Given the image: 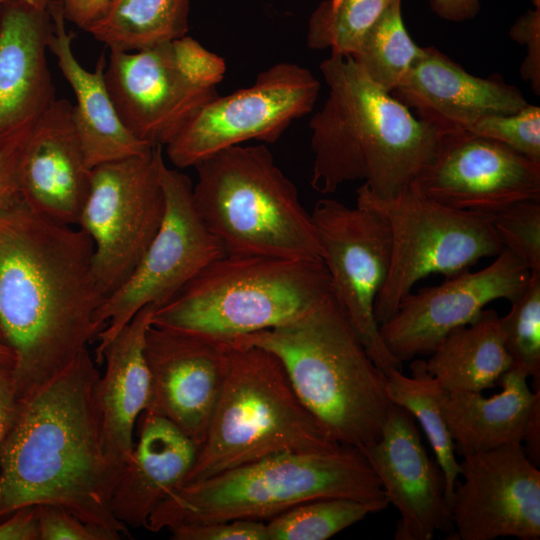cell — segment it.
<instances>
[{"mask_svg": "<svg viewBox=\"0 0 540 540\" xmlns=\"http://www.w3.org/2000/svg\"><path fill=\"white\" fill-rule=\"evenodd\" d=\"M93 255L87 233L35 211L19 194L0 206V338L14 357L19 400L102 331L94 316L106 296Z\"/></svg>", "mask_w": 540, "mask_h": 540, "instance_id": "6da1fadb", "label": "cell"}, {"mask_svg": "<svg viewBox=\"0 0 540 540\" xmlns=\"http://www.w3.org/2000/svg\"><path fill=\"white\" fill-rule=\"evenodd\" d=\"M88 349L58 376L19 400L0 455V519L28 505L74 513L117 540L129 534L111 497L122 469L106 455L95 387L100 372Z\"/></svg>", "mask_w": 540, "mask_h": 540, "instance_id": "7a4b0ae2", "label": "cell"}, {"mask_svg": "<svg viewBox=\"0 0 540 540\" xmlns=\"http://www.w3.org/2000/svg\"><path fill=\"white\" fill-rule=\"evenodd\" d=\"M320 71L328 87L309 122L311 186L321 194L364 180L378 198L395 196L432 161L438 132L374 83L349 55L331 54Z\"/></svg>", "mask_w": 540, "mask_h": 540, "instance_id": "3957f363", "label": "cell"}, {"mask_svg": "<svg viewBox=\"0 0 540 540\" xmlns=\"http://www.w3.org/2000/svg\"><path fill=\"white\" fill-rule=\"evenodd\" d=\"M229 343L275 355L300 401L338 444L361 449L380 437L393 405L387 378L333 295L292 322Z\"/></svg>", "mask_w": 540, "mask_h": 540, "instance_id": "277c9868", "label": "cell"}, {"mask_svg": "<svg viewBox=\"0 0 540 540\" xmlns=\"http://www.w3.org/2000/svg\"><path fill=\"white\" fill-rule=\"evenodd\" d=\"M388 501L363 453L281 452L176 488L150 516L151 532L233 519L269 520L306 501Z\"/></svg>", "mask_w": 540, "mask_h": 540, "instance_id": "5b68a950", "label": "cell"}, {"mask_svg": "<svg viewBox=\"0 0 540 540\" xmlns=\"http://www.w3.org/2000/svg\"><path fill=\"white\" fill-rule=\"evenodd\" d=\"M331 295L322 260L225 254L155 307L151 325L229 343L292 322Z\"/></svg>", "mask_w": 540, "mask_h": 540, "instance_id": "8992f818", "label": "cell"}, {"mask_svg": "<svg viewBox=\"0 0 540 540\" xmlns=\"http://www.w3.org/2000/svg\"><path fill=\"white\" fill-rule=\"evenodd\" d=\"M194 168L196 209L226 254L321 260L311 214L265 144L223 149Z\"/></svg>", "mask_w": 540, "mask_h": 540, "instance_id": "52a82bcc", "label": "cell"}, {"mask_svg": "<svg viewBox=\"0 0 540 540\" xmlns=\"http://www.w3.org/2000/svg\"><path fill=\"white\" fill-rule=\"evenodd\" d=\"M340 446L300 401L275 355L229 343L224 385L183 484L281 452H326Z\"/></svg>", "mask_w": 540, "mask_h": 540, "instance_id": "ba28073f", "label": "cell"}, {"mask_svg": "<svg viewBox=\"0 0 540 540\" xmlns=\"http://www.w3.org/2000/svg\"><path fill=\"white\" fill-rule=\"evenodd\" d=\"M356 195L386 219L390 230L388 275L374 308L379 326L421 279L430 274L451 277L503 250L492 216L444 206L411 185L382 199L362 184Z\"/></svg>", "mask_w": 540, "mask_h": 540, "instance_id": "9c48e42d", "label": "cell"}, {"mask_svg": "<svg viewBox=\"0 0 540 540\" xmlns=\"http://www.w3.org/2000/svg\"><path fill=\"white\" fill-rule=\"evenodd\" d=\"M225 71L222 57L186 35L138 51H110L104 79L125 128L163 147L219 96Z\"/></svg>", "mask_w": 540, "mask_h": 540, "instance_id": "30bf717a", "label": "cell"}, {"mask_svg": "<svg viewBox=\"0 0 540 540\" xmlns=\"http://www.w3.org/2000/svg\"><path fill=\"white\" fill-rule=\"evenodd\" d=\"M159 180L165 199L160 227L129 278L95 312V322L102 329L96 338L98 364L103 349L143 307L166 304L226 254L196 209L190 179L167 167L163 159Z\"/></svg>", "mask_w": 540, "mask_h": 540, "instance_id": "8fae6325", "label": "cell"}, {"mask_svg": "<svg viewBox=\"0 0 540 540\" xmlns=\"http://www.w3.org/2000/svg\"><path fill=\"white\" fill-rule=\"evenodd\" d=\"M162 148L91 169L77 226L93 242L94 273L106 297L129 278L160 227Z\"/></svg>", "mask_w": 540, "mask_h": 540, "instance_id": "7c38bea8", "label": "cell"}, {"mask_svg": "<svg viewBox=\"0 0 540 540\" xmlns=\"http://www.w3.org/2000/svg\"><path fill=\"white\" fill-rule=\"evenodd\" d=\"M310 214L333 297L377 367L385 375L402 370V362L383 342L374 314L390 265L391 237L386 219L357 199L351 207L323 198Z\"/></svg>", "mask_w": 540, "mask_h": 540, "instance_id": "4fadbf2b", "label": "cell"}, {"mask_svg": "<svg viewBox=\"0 0 540 540\" xmlns=\"http://www.w3.org/2000/svg\"><path fill=\"white\" fill-rule=\"evenodd\" d=\"M321 85L298 64L280 62L259 73L253 84L205 104L166 145L180 169L248 141L276 142L295 120L309 114Z\"/></svg>", "mask_w": 540, "mask_h": 540, "instance_id": "5bb4252c", "label": "cell"}, {"mask_svg": "<svg viewBox=\"0 0 540 540\" xmlns=\"http://www.w3.org/2000/svg\"><path fill=\"white\" fill-rule=\"evenodd\" d=\"M530 277L526 265L503 248L479 271L465 270L407 294L396 313L379 326L380 336L400 362L429 355L449 332L475 321L490 302L517 300Z\"/></svg>", "mask_w": 540, "mask_h": 540, "instance_id": "9a60e30c", "label": "cell"}, {"mask_svg": "<svg viewBox=\"0 0 540 540\" xmlns=\"http://www.w3.org/2000/svg\"><path fill=\"white\" fill-rule=\"evenodd\" d=\"M451 502L454 539L540 538V470L521 443L470 453Z\"/></svg>", "mask_w": 540, "mask_h": 540, "instance_id": "2e32d148", "label": "cell"}, {"mask_svg": "<svg viewBox=\"0 0 540 540\" xmlns=\"http://www.w3.org/2000/svg\"><path fill=\"white\" fill-rule=\"evenodd\" d=\"M411 186L444 206L493 216L518 202L540 201V163L471 132L444 134Z\"/></svg>", "mask_w": 540, "mask_h": 540, "instance_id": "e0dca14e", "label": "cell"}, {"mask_svg": "<svg viewBox=\"0 0 540 540\" xmlns=\"http://www.w3.org/2000/svg\"><path fill=\"white\" fill-rule=\"evenodd\" d=\"M229 343L150 325L144 356L149 369V409L162 415L198 448L224 385Z\"/></svg>", "mask_w": 540, "mask_h": 540, "instance_id": "ac0fdd59", "label": "cell"}, {"mask_svg": "<svg viewBox=\"0 0 540 540\" xmlns=\"http://www.w3.org/2000/svg\"><path fill=\"white\" fill-rule=\"evenodd\" d=\"M359 450L388 503L398 510L395 540H431L439 531L454 539L443 473L428 455L408 411L393 404L380 437Z\"/></svg>", "mask_w": 540, "mask_h": 540, "instance_id": "d6986e66", "label": "cell"}, {"mask_svg": "<svg viewBox=\"0 0 540 540\" xmlns=\"http://www.w3.org/2000/svg\"><path fill=\"white\" fill-rule=\"evenodd\" d=\"M390 94L440 136L468 132L483 117L515 113L528 104L500 75L474 76L434 47L423 48Z\"/></svg>", "mask_w": 540, "mask_h": 540, "instance_id": "ffe728a7", "label": "cell"}, {"mask_svg": "<svg viewBox=\"0 0 540 540\" xmlns=\"http://www.w3.org/2000/svg\"><path fill=\"white\" fill-rule=\"evenodd\" d=\"M72 104L56 99L21 143L17 186L35 211L75 226L86 198L91 169L72 119Z\"/></svg>", "mask_w": 540, "mask_h": 540, "instance_id": "44dd1931", "label": "cell"}, {"mask_svg": "<svg viewBox=\"0 0 540 540\" xmlns=\"http://www.w3.org/2000/svg\"><path fill=\"white\" fill-rule=\"evenodd\" d=\"M50 14L23 0L0 6V146L24 140L56 100L47 63Z\"/></svg>", "mask_w": 540, "mask_h": 540, "instance_id": "7402d4cb", "label": "cell"}, {"mask_svg": "<svg viewBox=\"0 0 540 540\" xmlns=\"http://www.w3.org/2000/svg\"><path fill=\"white\" fill-rule=\"evenodd\" d=\"M138 441L111 497L117 520L134 528L146 524L192 468L197 445L172 422L150 410L138 418Z\"/></svg>", "mask_w": 540, "mask_h": 540, "instance_id": "603a6c76", "label": "cell"}, {"mask_svg": "<svg viewBox=\"0 0 540 540\" xmlns=\"http://www.w3.org/2000/svg\"><path fill=\"white\" fill-rule=\"evenodd\" d=\"M155 305L143 307L103 349L105 371L95 387L103 445L107 457L123 469L134 448V429L151 406L152 386L144 356L145 334Z\"/></svg>", "mask_w": 540, "mask_h": 540, "instance_id": "cb8c5ba5", "label": "cell"}, {"mask_svg": "<svg viewBox=\"0 0 540 540\" xmlns=\"http://www.w3.org/2000/svg\"><path fill=\"white\" fill-rule=\"evenodd\" d=\"M47 9L53 25L49 51L75 95L72 119L89 168L139 155L154 147L136 139L121 122L105 84L104 53L94 71L84 68L73 52V33L66 28L60 0H52Z\"/></svg>", "mask_w": 540, "mask_h": 540, "instance_id": "d4e9b609", "label": "cell"}, {"mask_svg": "<svg viewBox=\"0 0 540 540\" xmlns=\"http://www.w3.org/2000/svg\"><path fill=\"white\" fill-rule=\"evenodd\" d=\"M529 376L512 365L501 375V391L490 397L482 392L451 391L442 412L456 453L464 456L496 447L521 443L526 421L540 386L531 391Z\"/></svg>", "mask_w": 540, "mask_h": 540, "instance_id": "484cf974", "label": "cell"}, {"mask_svg": "<svg viewBox=\"0 0 540 540\" xmlns=\"http://www.w3.org/2000/svg\"><path fill=\"white\" fill-rule=\"evenodd\" d=\"M429 355L426 367L447 392L493 388L512 366L500 316L493 309L449 332Z\"/></svg>", "mask_w": 540, "mask_h": 540, "instance_id": "4316f807", "label": "cell"}, {"mask_svg": "<svg viewBox=\"0 0 540 540\" xmlns=\"http://www.w3.org/2000/svg\"><path fill=\"white\" fill-rule=\"evenodd\" d=\"M190 0H113L86 31L109 51L133 52L187 35Z\"/></svg>", "mask_w": 540, "mask_h": 540, "instance_id": "83f0119b", "label": "cell"}, {"mask_svg": "<svg viewBox=\"0 0 540 540\" xmlns=\"http://www.w3.org/2000/svg\"><path fill=\"white\" fill-rule=\"evenodd\" d=\"M410 368V376L398 369L387 373L386 392L392 404L408 411L425 432L444 476L445 496L450 508L460 466L442 412L447 391L428 371L424 360H413Z\"/></svg>", "mask_w": 540, "mask_h": 540, "instance_id": "f1b7e54d", "label": "cell"}, {"mask_svg": "<svg viewBox=\"0 0 540 540\" xmlns=\"http://www.w3.org/2000/svg\"><path fill=\"white\" fill-rule=\"evenodd\" d=\"M401 1L394 0L384 10L351 56L374 83L389 93L399 86L423 51L405 28Z\"/></svg>", "mask_w": 540, "mask_h": 540, "instance_id": "f546056e", "label": "cell"}, {"mask_svg": "<svg viewBox=\"0 0 540 540\" xmlns=\"http://www.w3.org/2000/svg\"><path fill=\"white\" fill-rule=\"evenodd\" d=\"M388 505L351 498L306 501L267 520L268 540H326Z\"/></svg>", "mask_w": 540, "mask_h": 540, "instance_id": "4dcf8cb0", "label": "cell"}, {"mask_svg": "<svg viewBox=\"0 0 540 540\" xmlns=\"http://www.w3.org/2000/svg\"><path fill=\"white\" fill-rule=\"evenodd\" d=\"M394 0H324L308 20L307 46L352 56Z\"/></svg>", "mask_w": 540, "mask_h": 540, "instance_id": "1f68e13d", "label": "cell"}, {"mask_svg": "<svg viewBox=\"0 0 540 540\" xmlns=\"http://www.w3.org/2000/svg\"><path fill=\"white\" fill-rule=\"evenodd\" d=\"M500 317L506 349L512 365L525 370L540 386V272L531 273L523 294Z\"/></svg>", "mask_w": 540, "mask_h": 540, "instance_id": "d6a6232c", "label": "cell"}, {"mask_svg": "<svg viewBox=\"0 0 540 540\" xmlns=\"http://www.w3.org/2000/svg\"><path fill=\"white\" fill-rule=\"evenodd\" d=\"M492 224L502 247L531 273L540 272V201L510 205L492 216Z\"/></svg>", "mask_w": 540, "mask_h": 540, "instance_id": "836d02e7", "label": "cell"}, {"mask_svg": "<svg viewBox=\"0 0 540 540\" xmlns=\"http://www.w3.org/2000/svg\"><path fill=\"white\" fill-rule=\"evenodd\" d=\"M496 140L540 163V107L527 104L511 114L481 118L468 131Z\"/></svg>", "mask_w": 540, "mask_h": 540, "instance_id": "e575fe53", "label": "cell"}, {"mask_svg": "<svg viewBox=\"0 0 540 540\" xmlns=\"http://www.w3.org/2000/svg\"><path fill=\"white\" fill-rule=\"evenodd\" d=\"M40 540H117L111 533L90 525L67 509L37 505Z\"/></svg>", "mask_w": 540, "mask_h": 540, "instance_id": "d590c367", "label": "cell"}, {"mask_svg": "<svg viewBox=\"0 0 540 540\" xmlns=\"http://www.w3.org/2000/svg\"><path fill=\"white\" fill-rule=\"evenodd\" d=\"M168 531L174 540H268L266 522L253 519L177 526Z\"/></svg>", "mask_w": 540, "mask_h": 540, "instance_id": "8d00e7d4", "label": "cell"}, {"mask_svg": "<svg viewBox=\"0 0 540 540\" xmlns=\"http://www.w3.org/2000/svg\"><path fill=\"white\" fill-rule=\"evenodd\" d=\"M509 36L525 45L527 55L521 64L520 74L529 81L534 93H540V9H529L512 25Z\"/></svg>", "mask_w": 540, "mask_h": 540, "instance_id": "74e56055", "label": "cell"}, {"mask_svg": "<svg viewBox=\"0 0 540 540\" xmlns=\"http://www.w3.org/2000/svg\"><path fill=\"white\" fill-rule=\"evenodd\" d=\"M0 522V540H40L37 505L14 510Z\"/></svg>", "mask_w": 540, "mask_h": 540, "instance_id": "f35d334b", "label": "cell"}, {"mask_svg": "<svg viewBox=\"0 0 540 540\" xmlns=\"http://www.w3.org/2000/svg\"><path fill=\"white\" fill-rule=\"evenodd\" d=\"M19 399L11 373V367L0 363V455L5 440L15 422Z\"/></svg>", "mask_w": 540, "mask_h": 540, "instance_id": "ab89813d", "label": "cell"}, {"mask_svg": "<svg viewBox=\"0 0 540 540\" xmlns=\"http://www.w3.org/2000/svg\"><path fill=\"white\" fill-rule=\"evenodd\" d=\"M113 0H60L65 18L87 30L103 16Z\"/></svg>", "mask_w": 540, "mask_h": 540, "instance_id": "60d3db41", "label": "cell"}, {"mask_svg": "<svg viewBox=\"0 0 540 540\" xmlns=\"http://www.w3.org/2000/svg\"><path fill=\"white\" fill-rule=\"evenodd\" d=\"M22 141L0 146V206L18 195L17 161Z\"/></svg>", "mask_w": 540, "mask_h": 540, "instance_id": "b9f144b4", "label": "cell"}, {"mask_svg": "<svg viewBox=\"0 0 540 540\" xmlns=\"http://www.w3.org/2000/svg\"><path fill=\"white\" fill-rule=\"evenodd\" d=\"M432 11L451 22L473 19L480 11L479 0H431Z\"/></svg>", "mask_w": 540, "mask_h": 540, "instance_id": "7bdbcfd3", "label": "cell"}, {"mask_svg": "<svg viewBox=\"0 0 540 540\" xmlns=\"http://www.w3.org/2000/svg\"><path fill=\"white\" fill-rule=\"evenodd\" d=\"M522 442L527 457L536 466L540 464V395L535 399L525 424Z\"/></svg>", "mask_w": 540, "mask_h": 540, "instance_id": "ee69618b", "label": "cell"}, {"mask_svg": "<svg viewBox=\"0 0 540 540\" xmlns=\"http://www.w3.org/2000/svg\"><path fill=\"white\" fill-rule=\"evenodd\" d=\"M14 357L10 349L2 342L0 338V363L12 368Z\"/></svg>", "mask_w": 540, "mask_h": 540, "instance_id": "f6af8a7d", "label": "cell"}, {"mask_svg": "<svg viewBox=\"0 0 540 540\" xmlns=\"http://www.w3.org/2000/svg\"><path fill=\"white\" fill-rule=\"evenodd\" d=\"M23 1L37 9L47 10L52 0H23Z\"/></svg>", "mask_w": 540, "mask_h": 540, "instance_id": "bcb514c9", "label": "cell"}, {"mask_svg": "<svg viewBox=\"0 0 540 540\" xmlns=\"http://www.w3.org/2000/svg\"><path fill=\"white\" fill-rule=\"evenodd\" d=\"M535 9H540V0H530Z\"/></svg>", "mask_w": 540, "mask_h": 540, "instance_id": "7dc6e473", "label": "cell"}, {"mask_svg": "<svg viewBox=\"0 0 540 540\" xmlns=\"http://www.w3.org/2000/svg\"><path fill=\"white\" fill-rule=\"evenodd\" d=\"M7 1H8V0H0V6H1L2 4H4L5 2H7Z\"/></svg>", "mask_w": 540, "mask_h": 540, "instance_id": "c3c4849f", "label": "cell"}]
</instances>
